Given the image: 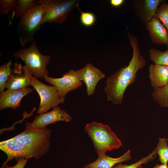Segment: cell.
<instances>
[{
  "label": "cell",
  "instance_id": "obj_1",
  "mask_svg": "<svg viewBox=\"0 0 168 168\" xmlns=\"http://www.w3.org/2000/svg\"><path fill=\"white\" fill-rule=\"evenodd\" d=\"M52 131L46 128L35 129L27 121L24 130L16 136L0 142V149L7 158L1 168L13 159H39L49 152Z\"/></svg>",
  "mask_w": 168,
  "mask_h": 168
},
{
  "label": "cell",
  "instance_id": "obj_2",
  "mask_svg": "<svg viewBox=\"0 0 168 168\" xmlns=\"http://www.w3.org/2000/svg\"><path fill=\"white\" fill-rule=\"evenodd\" d=\"M127 37L132 47V57L128 65L122 68L107 77L104 87L107 100L115 105L122 104L125 90L135 81L137 72L146 64L140 53L137 38L127 30Z\"/></svg>",
  "mask_w": 168,
  "mask_h": 168
},
{
  "label": "cell",
  "instance_id": "obj_3",
  "mask_svg": "<svg viewBox=\"0 0 168 168\" xmlns=\"http://www.w3.org/2000/svg\"><path fill=\"white\" fill-rule=\"evenodd\" d=\"M85 130L98 156L123 146L121 141L107 125L92 122L86 125Z\"/></svg>",
  "mask_w": 168,
  "mask_h": 168
},
{
  "label": "cell",
  "instance_id": "obj_4",
  "mask_svg": "<svg viewBox=\"0 0 168 168\" xmlns=\"http://www.w3.org/2000/svg\"><path fill=\"white\" fill-rule=\"evenodd\" d=\"M15 58L22 60L32 72L36 78L44 79L48 76L49 71L47 66L51 59L49 55L42 54L37 47L34 40L28 48L21 49L13 54Z\"/></svg>",
  "mask_w": 168,
  "mask_h": 168
},
{
  "label": "cell",
  "instance_id": "obj_5",
  "mask_svg": "<svg viewBox=\"0 0 168 168\" xmlns=\"http://www.w3.org/2000/svg\"><path fill=\"white\" fill-rule=\"evenodd\" d=\"M44 16V9L40 4L37 3L20 18L17 29L22 47L34 40L35 34L42 25Z\"/></svg>",
  "mask_w": 168,
  "mask_h": 168
},
{
  "label": "cell",
  "instance_id": "obj_6",
  "mask_svg": "<svg viewBox=\"0 0 168 168\" xmlns=\"http://www.w3.org/2000/svg\"><path fill=\"white\" fill-rule=\"evenodd\" d=\"M80 1L77 0H38L44 10L42 24L46 23H63Z\"/></svg>",
  "mask_w": 168,
  "mask_h": 168
},
{
  "label": "cell",
  "instance_id": "obj_7",
  "mask_svg": "<svg viewBox=\"0 0 168 168\" xmlns=\"http://www.w3.org/2000/svg\"><path fill=\"white\" fill-rule=\"evenodd\" d=\"M30 85L36 90L40 98L37 113L40 114L64 102L65 98L60 97L57 89L54 86H48L33 76Z\"/></svg>",
  "mask_w": 168,
  "mask_h": 168
},
{
  "label": "cell",
  "instance_id": "obj_8",
  "mask_svg": "<svg viewBox=\"0 0 168 168\" xmlns=\"http://www.w3.org/2000/svg\"><path fill=\"white\" fill-rule=\"evenodd\" d=\"M44 79L56 88L60 96L62 98H64L68 93L78 88L82 84L73 69L65 73L60 78H53L47 76L45 77Z\"/></svg>",
  "mask_w": 168,
  "mask_h": 168
},
{
  "label": "cell",
  "instance_id": "obj_9",
  "mask_svg": "<svg viewBox=\"0 0 168 168\" xmlns=\"http://www.w3.org/2000/svg\"><path fill=\"white\" fill-rule=\"evenodd\" d=\"M72 119V117L66 111L57 106L49 112L36 115L30 125L35 129L44 128H46L48 125L58 121L69 122Z\"/></svg>",
  "mask_w": 168,
  "mask_h": 168
},
{
  "label": "cell",
  "instance_id": "obj_10",
  "mask_svg": "<svg viewBox=\"0 0 168 168\" xmlns=\"http://www.w3.org/2000/svg\"><path fill=\"white\" fill-rule=\"evenodd\" d=\"M75 72L79 80L85 83L86 93L89 96L94 94L97 83L105 77V74L100 70L90 63Z\"/></svg>",
  "mask_w": 168,
  "mask_h": 168
},
{
  "label": "cell",
  "instance_id": "obj_11",
  "mask_svg": "<svg viewBox=\"0 0 168 168\" xmlns=\"http://www.w3.org/2000/svg\"><path fill=\"white\" fill-rule=\"evenodd\" d=\"M163 0H137L132 5L136 15L142 23L146 24L154 16L159 6Z\"/></svg>",
  "mask_w": 168,
  "mask_h": 168
},
{
  "label": "cell",
  "instance_id": "obj_12",
  "mask_svg": "<svg viewBox=\"0 0 168 168\" xmlns=\"http://www.w3.org/2000/svg\"><path fill=\"white\" fill-rule=\"evenodd\" d=\"M33 91V89L27 87L16 90L7 89L0 92V110L8 108L16 110L20 106L22 98Z\"/></svg>",
  "mask_w": 168,
  "mask_h": 168
},
{
  "label": "cell",
  "instance_id": "obj_13",
  "mask_svg": "<svg viewBox=\"0 0 168 168\" xmlns=\"http://www.w3.org/2000/svg\"><path fill=\"white\" fill-rule=\"evenodd\" d=\"M151 42L157 45L166 44L168 41V30L161 22L154 16L145 25Z\"/></svg>",
  "mask_w": 168,
  "mask_h": 168
},
{
  "label": "cell",
  "instance_id": "obj_14",
  "mask_svg": "<svg viewBox=\"0 0 168 168\" xmlns=\"http://www.w3.org/2000/svg\"><path fill=\"white\" fill-rule=\"evenodd\" d=\"M131 159V152L129 150L117 158L108 156L106 153L98 156L93 162L86 165L84 168H112L117 164L128 161Z\"/></svg>",
  "mask_w": 168,
  "mask_h": 168
},
{
  "label": "cell",
  "instance_id": "obj_15",
  "mask_svg": "<svg viewBox=\"0 0 168 168\" xmlns=\"http://www.w3.org/2000/svg\"><path fill=\"white\" fill-rule=\"evenodd\" d=\"M149 73L151 84L153 88L161 87L168 83V66L151 64Z\"/></svg>",
  "mask_w": 168,
  "mask_h": 168
},
{
  "label": "cell",
  "instance_id": "obj_16",
  "mask_svg": "<svg viewBox=\"0 0 168 168\" xmlns=\"http://www.w3.org/2000/svg\"><path fill=\"white\" fill-rule=\"evenodd\" d=\"M23 73L21 75H14L12 73L7 82L6 88L9 90H16L25 88L30 85L33 74L26 66L22 68Z\"/></svg>",
  "mask_w": 168,
  "mask_h": 168
},
{
  "label": "cell",
  "instance_id": "obj_17",
  "mask_svg": "<svg viewBox=\"0 0 168 168\" xmlns=\"http://www.w3.org/2000/svg\"><path fill=\"white\" fill-rule=\"evenodd\" d=\"M152 96L154 101L162 107H168V83L161 87L153 88Z\"/></svg>",
  "mask_w": 168,
  "mask_h": 168
},
{
  "label": "cell",
  "instance_id": "obj_18",
  "mask_svg": "<svg viewBox=\"0 0 168 168\" xmlns=\"http://www.w3.org/2000/svg\"><path fill=\"white\" fill-rule=\"evenodd\" d=\"M150 59L154 64L168 66V49L164 52L154 48L148 51Z\"/></svg>",
  "mask_w": 168,
  "mask_h": 168
},
{
  "label": "cell",
  "instance_id": "obj_19",
  "mask_svg": "<svg viewBox=\"0 0 168 168\" xmlns=\"http://www.w3.org/2000/svg\"><path fill=\"white\" fill-rule=\"evenodd\" d=\"M168 138H159L156 148L159 160L161 163L167 164L168 162Z\"/></svg>",
  "mask_w": 168,
  "mask_h": 168
},
{
  "label": "cell",
  "instance_id": "obj_20",
  "mask_svg": "<svg viewBox=\"0 0 168 168\" xmlns=\"http://www.w3.org/2000/svg\"><path fill=\"white\" fill-rule=\"evenodd\" d=\"M37 0H17L15 15L17 18H21L32 7L36 4Z\"/></svg>",
  "mask_w": 168,
  "mask_h": 168
},
{
  "label": "cell",
  "instance_id": "obj_21",
  "mask_svg": "<svg viewBox=\"0 0 168 168\" xmlns=\"http://www.w3.org/2000/svg\"><path fill=\"white\" fill-rule=\"evenodd\" d=\"M12 60H10L0 67V92L4 91L8 77L12 73L11 65Z\"/></svg>",
  "mask_w": 168,
  "mask_h": 168
},
{
  "label": "cell",
  "instance_id": "obj_22",
  "mask_svg": "<svg viewBox=\"0 0 168 168\" xmlns=\"http://www.w3.org/2000/svg\"><path fill=\"white\" fill-rule=\"evenodd\" d=\"M157 155L156 148L150 154L137 162L131 165L123 164L121 163L118 164L112 168H138L142 164H146L152 161L156 158Z\"/></svg>",
  "mask_w": 168,
  "mask_h": 168
},
{
  "label": "cell",
  "instance_id": "obj_23",
  "mask_svg": "<svg viewBox=\"0 0 168 168\" xmlns=\"http://www.w3.org/2000/svg\"><path fill=\"white\" fill-rule=\"evenodd\" d=\"M154 16L158 18L168 31V3H162L157 9Z\"/></svg>",
  "mask_w": 168,
  "mask_h": 168
},
{
  "label": "cell",
  "instance_id": "obj_24",
  "mask_svg": "<svg viewBox=\"0 0 168 168\" xmlns=\"http://www.w3.org/2000/svg\"><path fill=\"white\" fill-rule=\"evenodd\" d=\"M78 4L77 7L80 12V21L82 24L86 26H90L93 25L96 20V18L94 14L89 12H83L81 10L79 7Z\"/></svg>",
  "mask_w": 168,
  "mask_h": 168
},
{
  "label": "cell",
  "instance_id": "obj_25",
  "mask_svg": "<svg viewBox=\"0 0 168 168\" xmlns=\"http://www.w3.org/2000/svg\"><path fill=\"white\" fill-rule=\"evenodd\" d=\"M17 3V0H0V14L7 15L12 11H15Z\"/></svg>",
  "mask_w": 168,
  "mask_h": 168
},
{
  "label": "cell",
  "instance_id": "obj_26",
  "mask_svg": "<svg viewBox=\"0 0 168 168\" xmlns=\"http://www.w3.org/2000/svg\"><path fill=\"white\" fill-rule=\"evenodd\" d=\"M28 160L21 158L16 160V163L13 166H10L6 164L3 168H24Z\"/></svg>",
  "mask_w": 168,
  "mask_h": 168
},
{
  "label": "cell",
  "instance_id": "obj_27",
  "mask_svg": "<svg viewBox=\"0 0 168 168\" xmlns=\"http://www.w3.org/2000/svg\"><path fill=\"white\" fill-rule=\"evenodd\" d=\"M124 1V0H111L110 3L112 6L116 7L122 5Z\"/></svg>",
  "mask_w": 168,
  "mask_h": 168
},
{
  "label": "cell",
  "instance_id": "obj_28",
  "mask_svg": "<svg viewBox=\"0 0 168 168\" xmlns=\"http://www.w3.org/2000/svg\"><path fill=\"white\" fill-rule=\"evenodd\" d=\"M153 168H168L167 164L161 163L160 164H157Z\"/></svg>",
  "mask_w": 168,
  "mask_h": 168
},
{
  "label": "cell",
  "instance_id": "obj_29",
  "mask_svg": "<svg viewBox=\"0 0 168 168\" xmlns=\"http://www.w3.org/2000/svg\"><path fill=\"white\" fill-rule=\"evenodd\" d=\"M138 168H143L142 166L141 165L140 166L138 167Z\"/></svg>",
  "mask_w": 168,
  "mask_h": 168
},
{
  "label": "cell",
  "instance_id": "obj_30",
  "mask_svg": "<svg viewBox=\"0 0 168 168\" xmlns=\"http://www.w3.org/2000/svg\"><path fill=\"white\" fill-rule=\"evenodd\" d=\"M166 46H167V49H168V41L167 43L166 44Z\"/></svg>",
  "mask_w": 168,
  "mask_h": 168
}]
</instances>
